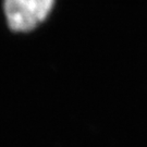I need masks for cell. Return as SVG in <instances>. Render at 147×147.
Instances as JSON below:
<instances>
[{
    "mask_svg": "<svg viewBox=\"0 0 147 147\" xmlns=\"http://www.w3.org/2000/svg\"><path fill=\"white\" fill-rule=\"evenodd\" d=\"M55 0H5L8 25L14 32H28L50 13Z\"/></svg>",
    "mask_w": 147,
    "mask_h": 147,
    "instance_id": "obj_1",
    "label": "cell"
}]
</instances>
